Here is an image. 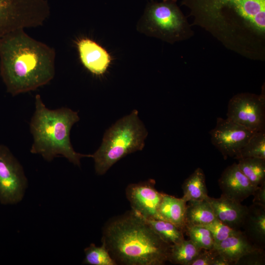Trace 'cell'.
Instances as JSON below:
<instances>
[{"mask_svg":"<svg viewBox=\"0 0 265 265\" xmlns=\"http://www.w3.org/2000/svg\"><path fill=\"white\" fill-rule=\"evenodd\" d=\"M193 25L226 49L253 60L265 59V0H182Z\"/></svg>","mask_w":265,"mask_h":265,"instance_id":"1","label":"cell"},{"mask_svg":"<svg viewBox=\"0 0 265 265\" xmlns=\"http://www.w3.org/2000/svg\"><path fill=\"white\" fill-rule=\"evenodd\" d=\"M54 50L21 29L0 40V74L12 96L48 83L55 74Z\"/></svg>","mask_w":265,"mask_h":265,"instance_id":"2","label":"cell"},{"mask_svg":"<svg viewBox=\"0 0 265 265\" xmlns=\"http://www.w3.org/2000/svg\"><path fill=\"white\" fill-rule=\"evenodd\" d=\"M101 241L117 265H164L171 245L132 210L105 224Z\"/></svg>","mask_w":265,"mask_h":265,"instance_id":"3","label":"cell"},{"mask_svg":"<svg viewBox=\"0 0 265 265\" xmlns=\"http://www.w3.org/2000/svg\"><path fill=\"white\" fill-rule=\"evenodd\" d=\"M35 109L30 124L33 136L30 152L39 154L47 161L62 156L74 164L80 166V159L91 157L76 152L70 142V131L80 120L78 113L70 108H47L39 94L35 96Z\"/></svg>","mask_w":265,"mask_h":265,"instance_id":"4","label":"cell"},{"mask_svg":"<svg viewBox=\"0 0 265 265\" xmlns=\"http://www.w3.org/2000/svg\"><path fill=\"white\" fill-rule=\"evenodd\" d=\"M148 134L136 109L117 120L106 131L100 147L92 155L96 173L103 175L120 159L142 150Z\"/></svg>","mask_w":265,"mask_h":265,"instance_id":"5","label":"cell"},{"mask_svg":"<svg viewBox=\"0 0 265 265\" xmlns=\"http://www.w3.org/2000/svg\"><path fill=\"white\" fill-rule=\"evenodd\" d=\"M177 0H150L138 21V32L173 44L189 39L194 31L178 5Z\"/></svg>","mask_w":265,"mask_h":265,"instance_id":"6","label":"cell"},{"mask_svg":"<svg viewBox=\"0 0 265 265\" xmlns=\"http://www.w3.org/2000/svg\"><path fill=\"white\" fill-rule=\"evenodd\" d=\"M50 12L47 0H0V40L16 30L42 26Z\"/></svg>","mask_w":265,"mask_h":265,"instance_id":"7","label":"cell"},{"mask_svg":"<svg viewBox=\"0 0 265 265\" xmlns=\"http://www.w3.org/2000/svg\"><path fill=\"white\" fill-rule=\"evenodd\" d=\"M227 118L252 132L265 131V92L260 95L240 93L234 95L228 104Z\"/></svg>","mask_w":265,"mask_h":265,"instance_id":"8","label":"cell"},{"mask_svg":"<svg viewBox=\"0 0 265 265\" xmlns=\"http://www.w3.org/2000/svg\"><path fill=\"white\" fill-rule=\"evenodd\" d=\"M27 187L22 165L7 146L0 144V203L7 205L19 203Z\"/></svg>","mask_w":265,"mask_h":265,"instance_id":"9","label":"cell"},{"mask_svg":"<svg viewBox=\"0 0 265 265\" xmlns=\"http://www.w3.org/2000/svg\"><path fill=\"white\" fill-rule=\"evenodd\" d=\"M254 132L228 119L218 117L209 133L212 143L223 157L236 159Z\"/></svg>","mask_w":265,"mask_h":265,"instance_id":"10","label":"cell"},{"mask_svg":"<svg viewBox=\"0 0 265 265\" xmlns=\"http://www.w3.org/2000/svg\"><path fill=\"white\" fill-rule=\"evenodd\" d=\"M155 181H145L129 185L126 188V195L132 210L145 219H160L158 209L163 193L155 186Z\"/></svg>","mask_w":265,"mask_h":265,"instance_id":"11","label":"cell"},{"mask_svg":"<svg viewBox=\"0 0 265 265\" xmlns=\"http://www.w3.org/2000/svg\"><path fill=\"white\" fill-rule=\"evenodd\" d=\"M218 185L222 195L239 202L252 195L257 187L250 183L236 163L224 169L218 180Z\"/></svg>","mask_w":265,"mask_h":265,"instance_id":"12","label":"cell"},{"mask_svg":"<svg viewBox=\"0 0 265 265\" xmlns=\"http://www.w3.org/2000/svg\"><path fill=\"white\" fill-rule=\"evenodd\" d=\"M80 61L89 71L96 75L106 72L111 61L107 51L94 41L87 38L77 42Z\"/></svg>","mask_w":265,"mask_h":265,"instance_id":"13","label":"cell"},{"mask_svg":"<svg viewBox=\"0 0 265 265\" xmlns=\"http://www.w3.org/2000/svg\"><path fill=\"white\" fill-rule=\"evenodd\" d=\"M206 199L211 205L216 219L232 228L239 230L248 207L223 195L218 198L208 196Z\"/></svg>","mask_w":265,"mask_h":265,"instance_id":"14","label":"cell"},{"mask_svg":"<svg viewBox=\"0 0 265 265\" xmlns=\"http://www.w3.org/2000/svg\"><path fill=\"white\" fill-rule=\"evenodd\" d=\"M213 248L232 265H235L244 255L262 249L254 246L240 230L224 240L215 243Z\"/></svg>","mask_w":265,"mask_h":265,"instance_id":"15","label":"cell"},{"mask_svg":"<svg viewBox=\"0 0 265 265\" xmlns=\"http://www.w3.org/2000/svg\"><path fill=\"white\" fill-rule=\"evenodd\" d=\"M242 226L248 239L263 249L265 243V207L253 204L248 208Z\"/></svg>","mask_w":265,"mask_h":265,"instance_id":"16","label":"cell"},{"mask_svg":"<svg viewBox=\"0 0 265 265\" xmlns=\"http://www.w3.org/2000/svg\"><path fill=\"white\" fill-rule=\"evenodd\" d=\"M186 202L181 198L163 193L158 213L160 219L168 221L183 231L186 229Z\"/></svg>","mask_w":265,"mask_h":265,"instance_id":"17","label":"cell"},{"mask_svg":"<svg viewBox=\"0 0 265 265\" xmlns=\"http://www.w3.org/2000/svg\"><path fill=\"white\" fill-rule=\"evenodd\" d=\"M182 199L186 203L206 200L209 196L204 173L200 168H196L184 182Z\"/></svg>","mask_w":265,"mask_h":265,"instance_id":"18","label":"cell"},{"mask_svg":"<svg viewBox=\"0 0 265 265\" xmlns=\"http://www.w3.org/2000/svg\"><path fill=\"white\" fill-rule=\"evenodd\" d=\"M213 209L208 201H191L186 205V227L191 225H206L216 219Z\"/></svg>","mask_w":265,"mask_h":265,"instance_id":"19","label":"cell"},{"mask_svg":"<svg viewBox=\"0 0 265 265\" xmlns=\"http://www.w3.org/2000/svg\"><path fill=\"white\" fill-rule=\"evenodd\" d=\"M202 250L190 239H184L171 245L168 261L174 264L190 265Z\"/></svg>","mask_w":265,"mask_h":265,"instance_id":"20","label":"cell"},{"mask_svg":"<svg viewBox=\"0 0 265 265\" xmlns=\"http://www.w3.org/2000/svg\"><path fill=\"white\" fill-rule=\"evenodd\" d=\"M238 160L239 168L254 186L258 187L265 182V159L247 158Z\"/></svg>","mask_w":265,"mask_h":265,"instance_id":"21","label":"cell"},{"mask_svg":"<svg viewBox=\"0 0 265 265\" xmlns=\"http://www.w3.org/2000/svg\"><path fill=\"white\" fill-rule=\"evenodd\" d=\"M142 218L164 241L170 245L177 243L185 239L183 231L168 221L161 219Z\"/></svg>","mask_w":265,"mask_h":265,"instance_id":"22","label":"cell"},{"mask_svg":"<svg viewBox=\"0 0 265 265\" xmlns=\"http://www.w3.org/2000/svg\"><path fill=\"white\" fill-rule=\"evenodd\" d=\"M265 159V131L254 132L236 158Z\"/></svg>","mask_w":265,"mask_h":265,"instance_id":"23","label":"cell"},{"mask_svg":"<svg viewBox=\"0 0 265 265\" xmlns=\"http://www.w3.org/2000/svg\"><path fill=\"white\" fill-rule=\"evenodd\" d=\"M85 258L83 264L90 265H117L104 245L97 246L91 243L84 250Z\"/></svg>","mask_w":265,"mask_h":265,"instance_id":"24","label":"cell"},{"mask_svg":"<svg viewBox=\"0 0 265 265\" xmlns=\"http://www.w3.org/2000/svg\"><path fill=\"white\" fill-rule=\"evenodd\" d=\"M190 239L201 249H210L213 247L214 241L210 230L204 226H187L186 229Z\"/></svg>","mask_w":265,"mask_h":265,"instance_id":"25","label":"cell"},{"mask_svg":"<svg viewBox=\"0 0 265 265\" xmlns=\"http://www.w3.org/2000/svg\"><path fill=\"white\" fill-rule=\"evenodd\" d=\"M204 226L211 232L214 244L224 240L239 231L232 228L216 218Z\"/></svg>","mask_w":265,"mask_h":265,"instance_id":"26","label":"cell"},{"mask_svg":"<svg viewBox=\"0 0 265 265\" xmlns=\"http://www.w3.org/2000/svg\"><path fill=\"white\" fill-rule=\"evenodd\" d=\"M264 263L263 249H258L244 255L235 265H263Z\"/></svg>","mask_w":265,"mask_h":265,"instance_id":"27","label":"cell"},{"mask_svg":"<svg viewBox=\"0 0 265 265\" xmlns=\"http://www.w3.org/2000/svg\"><path fill=\"white\" fill-rule=\"evenodd\" d=\"M218 253L213 248L202 249L190 265H213Z\"/></svg>","mask_w":265,"mask_h":265,"instance_id":"28","label":"cell"},{"mask_svg":"<svg viewBox=\"0 0 265 265\" xmlns=\"http://www.w3.org/2000/svg\"><path fill=\"white\" fill-rule=\"evenodd\" d=\"M252 195L254 204L265 207V182L256 188Z\"/></svg>","mask_w":265,"mask_h":265,"instance_id":"29","label":"cell"},{"mask_svg":"<svg viewBox=\"0 0 265 265\" xmlns=\"http://www.w3.org/2000/svg\"><path fill=\"white\" fill-rule=\"evenodd\" d=\"M232 264L219 253L213 263V265H230Z\"/></svg>","mask_w":265,"mask_h":265,"instance_id":"30","label":"cell"}]
</instances>
